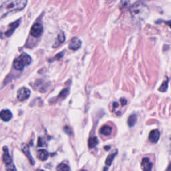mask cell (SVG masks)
<instances>
[{
  "instance_id": "3957f363",
  "label": "cell",
  "mask_w": 171,
  "mask_h": 171,
  "mask_svg": "<svg viewBox=\"0 0 171 171\" xmlns=\"http://www.w3.org/2000/svg\"><path fill=\"white\" fill-rule=\"evenodd\" d=\"M31 62V58L28 54H22L14 62V67L17 70H22L24 67L30 65Z\"/></svg>"
},
{
  "instance_id": "2e32d148",
  "label": "cell",
  "mask_w": 171,
  "mask_h": 171,
  "mask_svg": "<svg viewBox=\"0 0 171 171\" xmlns=\"http://www.w3.org/2000/svg\"><path fill=\"white\" fill-rule=\"evenodd\" d=\"M137 122V116L136 115L132 114L128 118V124L130 127H132L135 125Z\"/></svg>"
},
{
  "instance_id": "44dd1931",
  "label": "cell",
  "mask_w": 171,
  "mask_h": 171,
  "mask_svg": "<svg viewBox=\"0 0 171 171\" xmlns=\"http://www.w3.org/2000/svg\"><path fill=\"white\" fill-rule=\"evenodd\" d=\"M6 170L7 171H17L15 166L12 164V162L10 163L8 165H6Z\"/></svg>"
},
{
  "instance_id": "7402d4cb",
  "label": "cell",
  "mask_w": 171,
  "mask_h": 171,
  "mask_svg": "<svg viewBox=\"0 0 171 171\" xmlns=\"http://www.w3.org/2000/svg\"><path fill=\"white\" fill-rule=\"evenodd\" d=\"M68 92H69L68 89L63 90L62 92H60V94H59V97H62V98H66L67 96V94H68Z\"/></svg>"
},
{
  "instance_id": "52a82bcc",
  "label": "cell",
  "mask_w": 171,
  "mask_h": 171,
  "mask_svg": "<svg viewBox=\"0 0 171 171\" xmlns=\"http://www.w3.org/2000/svg\"><path fill=\"white\" fill-rule=\"evenodd\" d=\"M81 45L82 42L80 39L78 38H74L71 39L68 47L71 50H77L81 47Z\"/></svg>"
},
{
  "instance_id": "ba28073f",
  "label": "cell",
  "mask_w": 171,
  "mask_h": 171,
  "mask_svg": "<svg viewBox=\"0 0 171 171\" xmlns=\"http://www.w3.org/2000/svg\"><path fill=\"white\" fill-rule=\"evenodd\" d=\"M141 167L143 171H152L153 163L150 161L149 158H144L142 161Z\"/></svg>"
},
{
  "instance_id": "d4e9b609",
  "label": "cell",
  "mask_w": 171,
  "mask_h": 171,
  "mask_svg": "<svg viewBox=\"0 0 171 171\" xmlns=\"http://www.w3.org/2000/svg\"><path fill=\"white\" fill-rule=\"evenodd\" d=\"M120 102H121V104L122 106H125L127 103V101L125 100L124 98H121L120 99Z\"/></svg>"
},
{
  "instance_id": "603a6c76",
  "label": "cell",
  "mask_w": 171,
  "mask_h": 171,
  "mask_svg": "<svg viewBox=\"0 0 171 171\" xmlns=\"http://www.w3.org/2000/svg\"><path fill=\"white\" fill-rule=\"evenodd\" d=\"M43 140H42V138H39V139H38V146H42L43 145Z\"/></svg>"
},
{
  "instance_id": "4316f807",
  "label": "cell",
  "mask_w": 171,
  "mask_h": 171,
  "mask_svg": "<svg viewBox=\"0 0 171 171\" xmlns=\"http://www.w3.org/2000/svg\"><path fill=\"white\" fill-rule=\"evenodd\" d=\"M35 171H44V170H41V169H38L36 170Z\"/></svg>"
},
{
  "instance_id": "30bf717a",
  "label": "cell",
  "mask_w": 171,
  "mask_h": 171,
  "mask_svg": "<svg viewBox=\"0 0 171 171\" xmlns=\"http://www.w3.org/2000/svg\"><path fill=\"white\" fill-rule=\"evenodd\" d=\"M22 150L23 151V153H24L26 156L27 157V158H28V160L30 161L31 165H34L35 162H34V160L33 159L32 157H31V154L30 153V149H29L28 146H27L26 144H23L22 146Z\"/></svg>"
},
{
  "instance_id": "ac0fdd59",
  "label": "cell",
  "mask_w": 171,
  "mask_h": 171,
  "mask_svg": "<svg viewBox=\"0 0 171 171\" xmlns=\"http://www.w3.org/2000/svg\"><path fill=\"white\" fill-rule=\"evenodd\" d=\"M98 143V138L96 136L90 137L88 140V146L90 149H92L96 146Z\"/></svg>"
},
{
  "instance_id": "277c9868",
  "label": "cell",
  "mask_w": 171,
  "mask_h": 171,
  "mask_svg": "<svg viewBox=\"0 0 171 171\" xmlns=\"http://www.w3.org/2000/svg\"><path fill=\"white\" fill-rule=\"evenodd\" d=\"M43 26L41 23L36 22L32 26L30 30V34L34 38H39L43 33Z\"/></svg>"
},
{
  "instance_id": "cb8c5ba5",
  "label": "cell",
  "mask_w": 171,
  "mask_h": 171,
  "mask_svg": "<svg viewBox=\"0 0 171 171\" xmlns=\"http://www.w3.org/2000/svg\"><path fill=\"white\" fill-rule=\"evenodd\" d=\"M64 131H65L66 133L68 134H71V130H70V128H69L68 126H66L65 127V128H64Z\"/></svg>"
},
{
  "instance_id": "8fae6325",
  "label": "cell",
  "mask_w": 171,
  "mask_h": 171,
  "mask_svg": "<svg viewBox=\"0 0 171 171\" xmlns=\"http://www.w3.org/2000/svg\"><path fill=\"white\" fill-rule=\"evenodd\" d=\"M0 118L5 122L10 121L12 118V114L9 110H3L0 112Z\"/></svg>"
},
{
  "instance_id": "5bb4252c",
  "label": "cell",
  "mask_w": 171,
  "mask_h": 171,
  "mask_svg": "<svg viewBox=\"0 0 171 171\" xmlns=\"http://www.w3.org/2000/svg\"><path fill=\"white\" fill-rule=\"evenodd\" d=\"M64 41H65L64 34H63L62 31H61V32L58 34L57 39H56V41H55V44L53 46V47H57L58 46L60 45L61 43H62Z\"/></svg>"
},
{
  "instance_id": "d6986e66",
  "label": "cell",
  "mask_w": 171,
  "mask_h": 171,
  "mask_svg": "<svg viewBox=\"0 0 171 171\" xmlns=\"http://www.w3.org/2000/svg\"><path fill=\"white\" fill-rule=\"evenodd\" d=\"M57 171H70V167L64 163H61L57 167Z\"/></svg>"
},
{
  "instance_id": "4fadbf2b",
  "label": "cell",
  "mask_w": 171,
  "mask_h": 171,
  "mask_svg": "<svg viewBox=\"0 0 171 171\" xmlns=\"http://www.w3.org/2000/svg\"><path fill=\"white\" fill-rule=\"evenodd\" d=\"M37 157L40 161H45L47 160V158H48V153H47L46 150H39L38 151Z\"/></svg>"
},
{
  "instance_id": "9a60e30c",
  "label": "cell",
  "mask_w": 171,
  "mask_h": 171,
  "mask_svg": "<svg viewBox=\"0 0 171 171\" xmlns=\"http://www.w3.org/2000/svg\"><path fill=\"white\" fill-rule=\"evenodd\" d=\"M112 127H110L109 126H102L100 132V134H102V135H104V136H109V135L112 133Z\"/></svg>"
},
{
  "instance_id": "6da1fadb",
  "label": "cell",
  "mask_w": 171,
  "mask_h": 171,
  "mask_svg": "<svg viewBox=\"0 0 171 171\" xmlns=\"http://www.w3.org/2000/svg\"><path fill=\"white\" fill-rule=\"evenodd\" d=\"M27 3V0H7L0 6V19L10 14L24 9Z\"/></svg>"
},
{
  "instance_id": "ffe728a7",
  "label": "cell",
  "mask_w": 171,
  "mask_h": 171,
  "mask_svg": "<svg viewBox=\"0 0 171 171\" xmlns=\"http://www.w3.org/2000/svg\"><path fill=\"white\" fill-rule=\"evenodd\" d=\"M168 82H169V79H166V80L162 83V84L160 86L158 90L161 91L162 92H165V91H166L167 88H168Z\"/></svg>"
},
{
  "instance_id": "e0dca14e",
  "label": "cell",
  "mask_w": 171,
  "mask_h": 171,
  "mask_svg": "<svg viewBox=\"0 0 171 171\" xmlns=\"http://www.w3.org/2000/svg\"><path fill=\"white\" fill-rule=\"evenodd\" d=\"M117 154V150L115 151L114 153H111L110 154H109L108 157H107V158H106V165L107 166H110L111 164H112V162L114 160V157H116V155Z\"/></svg>"
},
{
  "instance_id": "484cf974",
  "label": "cell",
  "mask_w": 171,
  "mask_h": 171,
  "mask_svg": "<svg viewBox=\"0 0 171 171\" xmlns=\"http://www.w3.org/2000/svg\"><path fill=\"white\" fill-rule=\"evenodd\" d=\"M112 105H113L114 108H116V107L118 106V103H117V102H114Z\"/></svg>"
},
{
  "instance_id": "7c38bea8",
  "label": "cell",
  "mask_w": 171,
  "mask_h": 171,
  "mask_svg": "<svg viewBox=\"0 0 171 171\" xmlns=\"http://www.w3.org/2000/svg\"><path fill=\"white\" fill-rule=\"evenodd\" d=\"M3 150L4 151V154H3V162H4L6 165H8L10 163L12 162V159H11V157L9 154L8 149H7L6 146H4L3 148Z\"/></svg>"
},
{
  "instance_id": "8992f818",
  "label": "cell",
  "mask_w": 171,
  "mask_h": 171,
  "mask_svg": "<svg viewBox=\"0 0 171 171\" xmlns=\"http://www.w3.org/2000/svg\"><path fill=\"white\" fill-rule=\"evenodd\" d=\"M20 21H21V19H18V20H17V21H15L13 23H10V26H9L8 30H7L5 33V35H6L7 37H10L11 35L13 34V33L14 32V31L16 30L18 28V27L19 26Z\"/></svg>"
},
{
  "instance_id": "5b68a950",
  "label": "cell",
  "mask_w": 171,
  "mask_h": 171,
  "mask_svg": "<svg viewBox=\"0 0 171 171\" xmlns=\"http://www.w3.org/2000/svg\"><path fill=\"white\" fill-rule=\"evenodd\" d=\"M30 90L26 88V87H23L21 88L18 91L17 94V98L19 101H23L27 100L30 96Z\"/></svg>"
},
{
  "instance_id": "7a4b0ae2",
  "label": "cell",
  "mask_w": 171,
  "mask_h": 171,
  "mask_svg": "<svg viewBox=\"0 0 171 171\" xmlns=\"http://www.w3.org/2000/svg\"><path fill=\"white\" fill-rule=\"evenodd\" d=\"M130 14L132 17L137 20L144 19L149 13L148 7L141 0L134 3L130 8Z\"/></svg>"
},
{
  "instance_id": "9c48e42d",
  "label": "cell",
  "mask_w": 171,
  "mask_h": 171,
  "mask_svg": "<svg viewBox=\"0 0 171 171\" xmlns=\"http://www.w3.org/2000/svg\"><path fill=\"white\" fill-rule=\"evenodd\" d=\"M149 140L152 143H157L160 138V132L158 130H153L149 134Z\"/></svg>"
},
{
  "instance_id": "83f0119b",
  "label": "cell",
  "mask_w": 171,
  "mask_h": 171,
  "mask_svg": "<svg viewBox=\"0 0 171 171\" xmlns=\"http://www.w3.org/2000/svg\"><path fill=\"white\" fill-rule=\"evenodd\" d=\"M81 171H86V170H81Z\"/></svg>"
}]
</instances>
